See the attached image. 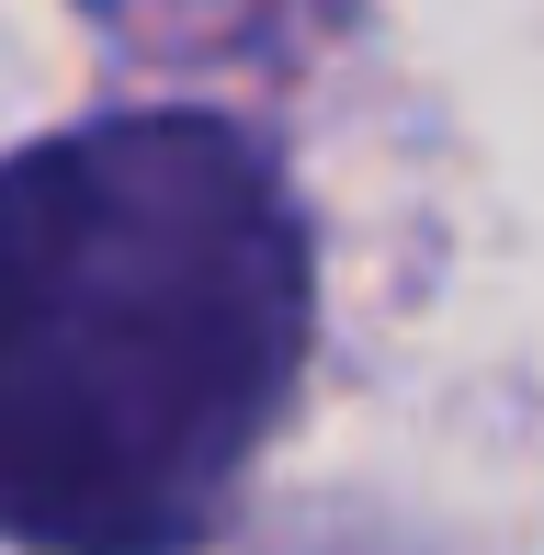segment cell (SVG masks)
<instances>
[{
	"label": "cell",
	"instance_id": "6da1fadb",
	"mask_svg": "<svg viewBox=\"0 0 544 555\" xmlns=\"http://www.w3.org/2000/svg\"><path fill=\"white\" fill-rule=\"evenodd\" d=\"M307 351V238L250 137L126 114L0 170V533L182 555Z\"/></svg>",
	"mask_w": 544,
	"mask_h": 555
}]
</instances>
